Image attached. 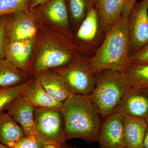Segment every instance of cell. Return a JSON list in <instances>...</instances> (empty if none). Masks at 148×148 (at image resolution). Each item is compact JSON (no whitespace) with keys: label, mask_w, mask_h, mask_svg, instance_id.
Listing matches in <instances>:
<instances>
[{"label":"cell","mask_w":148,"mask_h":148,"mask_svg":"<svg viewBox=\"0 0 148 148\" xmlns=\"http://www.w3.org/2000/svg\"><path fill=\"white\" fill-rule=\"evenodd\" d=\"M128 18L127 15L121 14L89 58L90 69L95 75L105 70L123 74L127 71L130 65Z\"/></svg>","instance_id":"1"},{"label":"cell","mask_w":148,"mask_h":148,"mask_svg":"<svg viewBox=\"0 0 148 148\" xmlns=\"http://www.w3.org/2000/svg\"><path fill=\"white\" fill-rule=\"evenodd\" d=\"M79 50L72 37L46 29L36 37L31 74L34 77L44 71L67 66L81 56Z\"/></svg>","instance_id":"2"},{"label":"cell","mask_w":148,"mask_h":148,"mask_svg":"<svg viewBox=\"0 0 148 148\" xmlns=\"http://www.w3.org/2000/svg\"><path fill=\"white\" fill-rule=\"evenodd\" d=\"M61 110L67 140L78 138L89 143L98 142L102 117L88 96L72 93Z\"/></svg>","instance_id":"3"},{"label":"cell","mask_w":148,"mask_h":148,"mask_svg":"<svg viewBox=\"0 0 148 148\" xmlns=\"http://www.w3.org/2000/svg\"><path fill=\"white\" fill-rule=\"evenodd\" d=\"M95 77V88L88 97L105 118L114 112L129 84L125 74L113 70H103Z\"/></svg>","instance_id":"4"},{"label":"cell","mask_w":148,"mask_h":148,"mask_svg":"<svg viewBox=\"0 0 148 148\" xmlns=\"http://www.w3.org/2000/svg\"><path fill=\"white\" fill-rule=\"evenodd\" d=\"M90 58L81 56L67 66L51 70L60 77L71 93L88 96L96 84Z\"/></svg>","instance_id":"5"},{"label":"cell","mask_w":148,"mask_h":148,"mask_svg":"<svg viewBox=\"0 0 148 148\" xmlns=\"http://www.w3.org/2000/svg\"><path fill=\"white\" fill-rule=\"evenodd\" d=\"M34 135L44 144L66 142L61 108H35Z\"/></svg>","instance_id":"6"},{"label":"cell","mask_w":148,"mask_h":148,"mask_svg":"<svg viewBox=\"0 0 148 148\" xmlns=\"http://www.w3.org/2000/svg\"><path fill=\"white\" fill-rule=\"evenodd\" d=\"M130 57L148 42V0L136 2L128 18Z\"/></svg>","instance_id":"7"},{"label":"cell","mask_w":148,"mask_h":148,"mask_svg":"<svg viewBox=\"0 0 148 148\" xmlns=\"http://www.w3.org/2000/svg\"><path fill=\"white\" fill-rule=\"evenodd\" d=\"M38 21L33 11L29 9L8 14L6 32L9 40L17 41L36 38Z\"/></svg>","instance_id":"8"},{"label":"cell","mask_w":148,"mask_h":148,"mask_svg":"<svg viewBox=\"0 0 148 148\" xmlns=\"http://www.w3.org/2000/svg\"><path fill=\"white\" fill-rule=\"evenodd\" d=\"M105 35L102 32L97 11L94 5L88 10L85 18L80 24L76 38L81 50L93 53L101 44V38L104 39Z\"/></svg>","instance_id":"9"},{"label":"cell","mask_w":148,"mask_h":148,"mask_svg":"<svg viewBox=\"0 0 148 148\" xmlns=\"http://www.w3.org/2000/svg\"><path fill=\"white\" fill-rule=\"evenodd\" d=\"M32 10L38 21L40 19L48 22L59 29V32L72 37L66 0H49Z\"/></svg>","instance_id":"10"},{"label":"cell","mask_w":148,"mask_h":148,"mask_svg":"<svg viewBox=\"0 0 148 148\" xmlns=\"http://www.w3.org/2000/svg\"><path fill=\"white\" fill-rule=\"evenodd\" d=\"M114 112L146 119L148 117V89L129 87Z\"/></svg>","instance_id":"11"},{"label":"cell","mask_w":148,"mask_h":148,"mask_svg":"<svg viewBox=\"0 0 148 148\" xmlns=\"http://www.w3.org/2000/svg\"><path fill=\"white\" fill-rule=\"evenodd\" d=\"M98 142L101 148H123V125L121 114L114 112L102 120Z\"/></svg>","instance_id":"12"},{"label":"cell","mask_w":148,"mask_h":148,"mask_svg":"<svg viewBox=\"0 0 148 148\" xmlns=\"http://www.w3.org/2000/svg\"><path fill=\"white\" fill-rule=\"evenodd\" d=\"M36 38L10 41L6 49V59L29 75L32 73Z\"/></svg>","instance_id":"13"},{"label":"cell","mask_w":148,"mask_h":148,"mask_svg":"<svg viewBox=\"0 0 148 148\" xmlns=\"http://www.w3.org/2000/svg\"><path fill=\"white\" fill-rule=\"evenodd\" d=\"M35 108L22 95L15 98L6 112L24 130L25 135H34Z\"/></svg>","instance_id":"14"},{"label":"cell","mask_w":148,"mask_h":148,"mask_svg":"<svg viewBox=\"0 0 148 148\" xmlns=\"http://www.w3.org/2000/svg\"><path fill=\"white\" fill-rule=\"evenodd\" d=\"M121 114L125 147L144 148L147 127L146 119Z\"/></svg>","instance_id":"15"},{"label":"cell","mask_w":148,"mask_h":148,"mask_svg":"<svg viewBox=\"0 0 148 148\" xmlns=\"http://www.w3.org/2000/svg\"><path fill=\"white\" fill-rule=\"evenodd\" d=\"M125 0H94L101 30L106 36L109 29L121 15Z\"/></svg>","instance_id":"16"},{"label":"cell","mask_w":148,"mask_h":148,"mask_svg":"<svg viewBox=\"0 0 148 148\" xmlns=\"http://www.w3.org/2000/svg\"><path fill=\"white\" fill-rule=\"evenodd\" d=\"M42 87L56 101L64 103L72 93L60 77L51 70H46L34 77Z\"/></svg>","instance_id":"17"},{"label":"cell","mask_w":148,"mask_h":148,"mask_svg":"<svg viewBox=\"0 0 148 148\" xmlns=\"http://www.w3.org/2000/svg\"><path fill=\"white\" fill-rule=\"evenodd\" d=\"M22 95L35 108H61L64 104L52 98L35 77Z\"/></svg>","instance_id":"18"},{"label":"cell","mask_w":148,"mask_h":148,"mask_svg":"<svg viewBox=\"0 0 148 148\" xmlns=\"http://www.w3.org/2000/svg\"><path fill=\"white\" fill-rule=\"evenodd\" d=\"M25 135L23 128L7 113H0V143L10 148Z\"/></svg>","instance_id":"19"},{"label":"cell","mask_w":148,"mask_h":148,"mask_svg":"<svg viewBox=\"0 0 148 148\" xmlns=\"http://www.w3.org/2000/svg\"><path fill=\"white\" fill-rule=\"evenodd\" d=\"M31 78L29 75L5 58L0 59V88L17 86Z\"/></svg>","instance_id":"20"},{"label":"cell","mask_w":148,"mask_h":148,"mask_svg":"<svg viewBox=\"0 0 148 148\" xmlns=\"http://www.w3.org/2000/svg\"><path fill=\"white\" fill-rule=\"evenodd\" d=\"M125 75L130 87L148 89V64H130Z\"/></svg>","instance_id":"21"},{"label":"cell","mask_w":148,"mask_h":148,"mask_svg":"<svg viewBox=\"0 0 148 148\" xmlns=\"http://www.w3.org/2000/svg\"><path fill=\"white\" fill-rule=\"evenodd\" d=\"M69 18L79 25L88 10L94 5V0H66Z\"/></svg>","instance_id":"22"},{"label":"cell","mask_w":148,"mask_h":148,"mask_svg":"<svg viewBox=\"0 0 148 148\" xmlns=\"http://www.w3.org/2000/svg\"><path fill=\"white\" fill-rule=\"evenodd\" d=\"M34 77L22 84L10 88H0V113L6 110L10 104L16 97L25 92L32 83Z\"/></svg>","instance_id":"23"},{"label":"cell","mask_w":148,"mask_h":148,"mask_svg":"<svg viewBox=\"0 0 148 148\" xmlns=\"http://www.w3.org/2000/svg\"><path fill=\"white\" fill-rule=\"evenodd\" d=\"M30 0H0V17L28 9Z\"/></svg>","instance_id":"24"},{"label":"cell","mask_w":148,"mask_h":148,"mask_svg":"<svg viewBox=\"0 0 148 148\" xmlns=\"http://www.w3.org/2000/svg\"><path fill=\"white\" fill-rule=\"evenodd\" d=\"M44 146L34 135H25L10 148H43Z\"/></svg>","instance_id":"25"},{"label":"cell","mask_w":148,"mask_h":148,"mask_svg":"<svg viewBox=\"0 0 148 148\" xmlns=\"http://www.w3.org/2000/svg\"><path fill=\"white\" fill-rule=\"evenodd\" d=\"M8 16L7 14L0 17V59L5 58L6 49L10 42L6 32Z\"/></svg>","instance_id":"26"},{"label":"cell","mask_w":148,"mask_h":148,"mask_svg":"<svg viewBox=\"0 0 148 148\" xmlns=\"http://www.w3.org/2000/svg\"><path fill=\"white\" fill-rule=\"evenodd\" d=\"M130 64H148V42L130 57Z\"/></svg>","instance_id":"27"},{"label":"cell","mask_w":148,"mask_h":148,"mask_svg":"<svg viewBox=\"0 0 148 148\" xmlns=\"http://www.w3.org/2000/svg\"><path fill=\"white\" fill-rule=\"evenodd\" d=\"M137 1L138 0H125L122 9L121 14L129 16L130 11Z\"/></svg>","instance_id":"28"},{"label":"cell","mask_w":148,"mask_h":148,"mask_svg":"<svg viewBox=\"0 0 148 148\" xmlns=\"http://www.w3.org/2000/svg\"><path fill=\"white\" fill-rule=\"evenodd\" d=\"M43 148H74L66 142L63 143H52L44 144Z\"/></svg>","instance_id":"29"},{"label":"cell","mask_w":148,"mask_h":148,"mask_svg":"<svg viewBox=\"0 0 148 148\" xmlns=\"http://www.w3.org/2000/svg\"><path fill=\"white\" fill-rule=\"evenodd\" d=\"M49 0H30L29 8L30 10H33L35 8L40 5L45 3Z\"/></svg>","instance_id":"30"},{"label":"cell","mask_w":148,"mask_h":148,"mask_svg":"<svg viewBox=\"0 0 148 148\" xmlns=\"http://www.w3.org/2000/svg\"><path fill=\"white\" fill-rule=\"evenodd\" d=\"M147 127L144 141V148H148V117L146 119Z\"/></svg>","instance_id":"31"},{"label":"cell","mask_w":148,"mask_h":148,"mask_svg":"<svg viewBox=\"0 0 148 148\" xmlns=\"http://www.w3.org/2000/svg\"><path fill=\"white\" fill-rule=\"evenodd\" d=\"M0 148H10L7 146L3 145V144L0 143Z\"/></svg>","instance_id":"32"},{"label":"cell","mask_w":148,"mask_h":148,"mask_svg":"<svg viewBox=\"0 0 148 148\" xmlns=\"http://www.w3.org/2000/svg\"><path fill=\"white\" fill-rule=\"evenodd\" d=\"M74 148H77V147H76V146H75V147H74Z\"/></svg>","instance_id":"33"},{"label":"cell","mask_w":148,"mask_h":148,"mask_svg":"<svg viewBox=\"0 0 148 148\" xmlns=\"http://www.w3.org/2000/svg\"><path fill=\"white\" fill-rule=\"evenodd\" d=\"M125 148V147H124V148Z\"/></svg>","instance_id":"34"}]
</instances>
